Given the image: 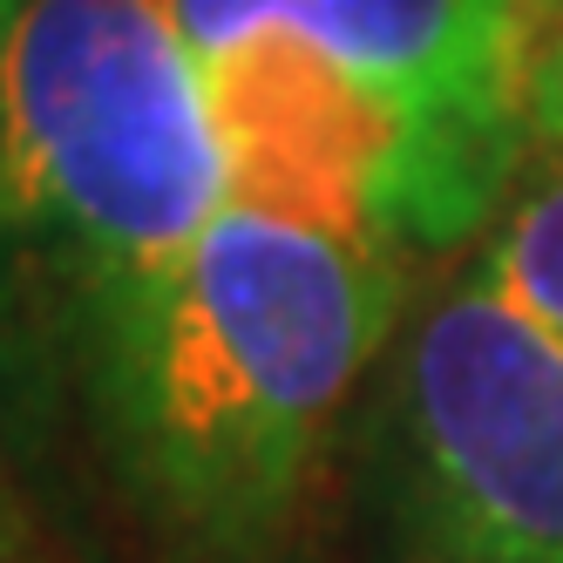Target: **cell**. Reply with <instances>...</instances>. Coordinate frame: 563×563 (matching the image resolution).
<instances>
[{"mask_svg": "<svg viewBox=\"0 0 563 563\" xmlns=\"http://www.w3.org/2000/svg\"><path fill=\"white\" fill-rule=\"evenodd\" d=\"M14 516H8V496H0V563H14Z\"/></svg>", "mask_w": 563, "mask_h": 563, "instance_id": "cell-8", "label": "cell"}, {"mask_svg": "<svg viewBox=\"0 0 563 563\" xmlns=\"http://www.w3.org/2000/svg\"><path fill=\"white\" fill-rule=\"evenodd\" d=\"M530 123L563 150V14H550L530 42Z\"/></svg>", "mask_w": 563, "mask_h": 563, "instance_id": "cell-6", "label": "cell"}, {"mask_svg": "<svg viewBox=\"0 0 563 563\" xmlns=\"http://www.w3.org/2000/svg\"><path fill=\"white\" fill-rule=\"evenodd\" d=\"M475 265L489 272V286L509 306H522L537 327L563 340V164L509 184L489 231H482Z\"/></svg>", "mask_w": 563, "mask_h": 563, "instance_id": "cell-5", "label": "cell"}, {"mask_svg": "<svg viewBox=\"0 0 563 563\" xmlns=\"http://www.w3.org/2000/svg\"><path fill=\"white\" fill-rule=\"evenodd\" d=\"M387 421L400 509L434 563H563V340L482 265L400 333Z\"/></svg>", "mask_w": 563, "mask_h": 563, "instance_id": "cell-3", "label": "cell"}, {"mask_svg": "<svg viewBox=\"0 0 563 563\" xmlns=\"http://www.w3.org/2000/svg\"><path fill=\"white\" fill-rule=\"evenodd\" d=\"M14 14H21V0H0V48H8V27H14Z\"/></svg>", "mask_w": 563, "mask_h": 563, "instance_id": "cell-9", "label": "cell"}, {"mask_svg": "<svg viewBox=\"0 0 563 563\" xmlns=\"http://www.w3.org/2000/svg\"><path fill=\"white\" fill-rule=\"evenodd\" d=\"M224 211L231 156L164 0H21L0 48V231L75 312L177 265Z\"/></svg>", "mask_w": 563, "mask_h": 563, "instance_id": "cell-2", "label": "cell"}, {"mask_svg": "<svg viewBox=\"0 0 563 563\" xmlns=\"http://www.w3.org/2000/svg\"><path fill=\"white\" fill-rule=\"evenodd\" d=\"M509 8H516L522 21H530V42H537V27H543L550 14H563V0H509Z\"/></svg>", "mask_w": 563, "mask_h": 563, "instance_id": "cell-7", "label": "cell"}, {"mask_svg": "<svg viewBox=\"0 0 563 563\" xmlns=\"http://www.w3.org/2000/svg\"><path fill=\"white\" fill-rule=\"evenodd\" d=\"M400 252L231 205L82 319L109 455L177 550L258 563L400 312Z\"/></svg>", "mask_w": 563, "mask_h": 563, "instance_id": "cell-1", "label": "cell"}, {"mask_svg": "<svg viewBox=\"0 0 563 563\" xmlns=\"http://www.w3.org/2000/svg\"><path fill=\"white\" fill-rule=\"evenodd\" d=\"M190 55L286 27L374 82L482 205H503L530 123V21L509 0H164Z\"/></svg>", "mask_w": 563, "mask_h": 563, "instance_id": "cell-4", "label": "cell"}]
</instances>
